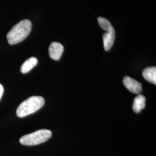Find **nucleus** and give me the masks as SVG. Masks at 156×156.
<instances>
[{"label":"nucleus","instance_id":"obj_5","mask_svg":"<svg viewBox=\"0 0 156 156\" xmlns=\"http://www.w3.org/2000/svg\"><path fill=\"white\" fill-rule=\"evenodd\" d=\"M63 51L64 47L60 43L57 42H52L49 48V53L50 58L56 61L60 60Z\"/></svg>","mask_w":156,"mask_h":156},{"label":"nucleus","instance_id":"obj_11","mask_svg":"<svg viewBox=\"0 0 156 156\" xmlns=\"http://www.w3.org/2000/svg\"><path fill=\"white\" fill-rule=\"evenodd\" d=\"M3 93H4V87H3V86L0 84V100L3 94Z\"/></svg>","mask_w":156,"mask_h":156},{"label":"nucleus","instance_id":"obj_4","mask_svg":"<svg viewBox=\"0 0 156 156\" xmlns=\"http://www.w3.org/2000/svg\"><path fill=\"white\" fill-rule=\"evenodd\" d=\"M123 82L126 89L134 94H139L142 90L141 83L129 76H125Z\"/></svg>","mask_w":156,"mask_h":156},{"label":"nucleus","instance_id":"obj_8","mask_svg":"<svg viewBox=\"0 0 156 156\" xmlns=\"http://www.w3.org/2000/svg\"><path fill=\"white\" fill-rule=\"evenodd\" d=\"M38 59L36 57H30L24 62L20 68V71L22 73H26L30 72L34 67L38 64Z\"/></svg>","mask_w":156,"mask_h":156},{"label":"nucleus","instance_id":"obj_2","mask_svg":"<svg viewBox=\"0 0 156 156\" xmlns=\"http://www.w3.org/2000/svg\"><path fill=\"white\" fill-rule=\"evenodd\" d=\"M45 104V100L40 96H33L22 102L17 109V116L24 117L38 111Z\"/></svg>","mask_w":156,"mask_h":156},{"label":"nucleus","instance_id":"obj_3","mask_svg":"<svg viewBox=\"0 0 156 156\" xmlns=\"http://www.w3.org/2000/svg\"><path fill=\"white\" fill-rule=\"evenodd\" d=\"M52 133L49 129H42L27 134L20 140V143L26 146H34L44 143L51 137Z\"/></svg>","mask_w":156,"mask_h":156},{"label":"nucleus","instance_id":"obj_6","mask_svg":"<svg viewBox=\"0 0 156 156\" xmlns=\"http://www.w3.org/2000/svg\"><path fill=\"white\" fill-rule=\"evenodd\" d=\"M143 76L146 80L152 83L156 84V67H148L144 70Z\"/></svg>","mask_w":156,"mask_h":156},{"label":"nucleus","instance_id":"obj_1","mask_svg":"<svg viewBox=\"0 0 156 156\" xmlns=\"http://www.w3.org/2000/svg\"><path fill=\"white\" fill-rule=\"evenodd\" d=\"M32 23L27 19L23 20L14 26L7 34L6 38L10 45H15L26 39L30 33Z\"/></svg>","mask_w":156,"mask_h":156},{"label":"nucleus","instance_id":"obj_10","mask_svg":"<svg viewBox=\"0 0 156 156\" xmlns=\"http://www.w3.org/2000/svg\"><path fill=\"white\" fill-rule=\"evenodd\" d=\"M98 22L99 23L101 27L107 31V33L115 32V30L113 27L111 23L105 18L99 17L98 18Z\"/></svg>","mask_w":156,"mask_h":156},{"label":"nucleus","instance_id":"obj_7","mask_svg":"<svg viewBox=\"0 0 156 156\" xmlns=\"http://www.w3.org/2000/svg\"><path fill=\"white\" fill-rule=\"evenodd\" d=\"M104 47L105 51H108L111 49L115 39V32L105 33L103 35Z\"/></svg>","mask_w":156,"mask_h":156},{"label":"nucleus","instance_id":"obj_9","mask_svg":"<svg viewBox=\"0 0 156 156\" xmlns=\"http://www.w3.org/2000/svg\"><path fill=\"white\" fill-rule=\"evenodd\" d=\"M146 98L142 95H138L134 99L133 109L135 113H140L145 107Z\"/></svg>","mask_w":156,"mask_h":156}]
</instances>
